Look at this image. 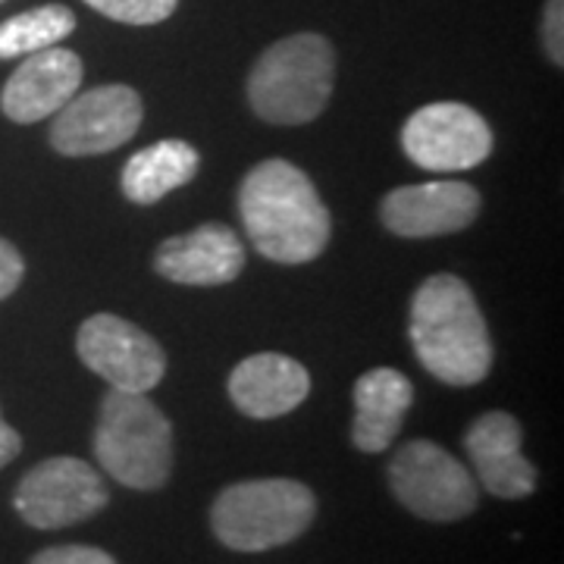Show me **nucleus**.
Wrapping results in <instances>:
<instances>
[{"label":"nucleus","mask_w":564,"mask_h":564,"mask_svg":"<svg viewBox=\"0 0 564 564\" xmlns=\"http://www.w3.org/2000/svg\"><path fill=\"white\" fill-rule=\"evenodd\" d=\"M239 214L251 245L267 261L307 263L329 242V210L295 163L270 158L239 188Z\"/></svg>","instance_id":"nucleus-1"},{"label":"nucleus","mask_w":564,"mask_h":564,"mask_svg":"<svg viewBox=\"0 0 564 564\" xmlns=\"http://www.w3.org/2000/svg\"><path fill=\"white\" fill-rule=\"evenodd\" d=\"M411 345L440 383L477 386L492 367V339L470 285L452 273L430 276L411 302Z\"/></svg>","instance_id":"nucleus-2"},{"label":"nucleus","mask_w":564,"mask_h":564,"mask_svg":"<svg viewBox=\"0 0 564 564\" xmlns=\"http://www.w3.org/2000/svg\"><path fill=\"white\" fill-rule=\"evenodd\" d=\"M95 458L117 484L154 492L173 474V423L148 392L110 389L98 414Z\"/></svg>","instance_id":"nucleus-3"},{"label":"nucleus","mask_w":564,"mask_h":564,"mask_svg":"<svg viewBox=\"0 0 564 564\" xmlns=\"http://www.w3.org/2000/svg\"><path fill=\"white\" fill-rule=\"evenodd\" d=\"M336 54L333 44L314 35H289L267 47L248 76V101L254 113L276 126L317 120L333 95Z\"/></svg>","instance_id":"nucleus-4"},{"label":"nucleus","mask_w":564,"mask_h":564,"mask_svg":"<svg viewBox=\"0 0 564 564\" xmlns=\"http://www.w3.org/2000/svg\"><path fill=\"white\" fill-rule=\"evenodd\" d=\"M317 518V496L299 480L270 477L232 484L210 508V527L226 549L267 552L299 540Z\"/></svg>","instance_id":"nucleus-5"},{"label":"nucleus","mask_w":564,"mask_h":564,"mask_svg":"<svg viewBox=\"0 0 564 564\" xmlns=\"http://www.w3.org/2000/svg\"><path fill=\"white\" fill-rule=\"evenodd\" d=\"M389 486L411 514L436 524L462 521L480 505L474 474L430 440H414L395 452L389 464Z\"/></svg>","instance_id":"nucleus-6"},{"label":"nucleus","mask_w":564,"mask_h":564,"mask_svg":"<svg viewBox=\"0 0 564 564\" xmlns=\"http://www.w3.org/2000/svg\"><path fill=\"white\" fill-rule=\"evenodd\" d=\"M101 474L82 458H47L35 464L17 486L13 505L35 530H63L95 518L107 505Z\"/></svg>","instance_id":"nucleus-7"},{"label":"nucleus","mask_w":564,"mask_h":564,"mask_svg":"<svg viewBox=\"0 0 564 564\" xmlns=\"http://www.w3.org/2000/svg\"><path fill=\"white\" fill-rule=\"evenodd\" d=\"M402 148L421 170L462 173L480 166L492 154V129L467 104H426L404 122Z\"/></svg>","instance_id":"nucleus-8"},{"label":"nucleus","mask_w":564,"mask_h":564,"mask_svg":"<svg viewBox=\"0 0 564 564\" xmlns=\"http://www.w3.org/2000/svg\"><path fill=\"white\" fill-rule=\"evenodd\" d=\"M144 107L135 88L101 85L57 110L51 144L63 158H91L117 151L139 132Z\"/></svg>","instance_id":"nucleus-9"},{"label":"nucleus","mask_w":564,"mask_h":564,"mask_svg":"<svg viewBox=\"0 0 564 564\" xmlns=\"http://www.w3.org/2000/svg\"><path fill=\"white\" fill-rule=\"evenodd\" d=\"M76 348L88 370L122 392H151L166 373L161 345L117 314H95L82 323Z\"/></svg>","instance_id":"nucleus-10"},{"label":"nucleus","mask_w":564,"mask_h":564,"mask_svg":"<svg viewBox=\"0 0 564 564\" xmlns=\"http://www.w3.org/2000/svg\"><path fill=\"white\" fill-rule=\"evenodd\" d=\"M480 214V192L470 182L436 180L389 192L380 217L402 239H433L462 232Z\"/></svg>","instance_id":"nucleus-11"},{"label":"nucleus","mask_w":564,"mask_h":564,"mask_svg":"<svg viewBox=\"0 0 564 564\" xmlns=\"http://www.w3.org/2000/svg\"><path fill=\"white\" fill-rule=\"evenodd\" d=\"M524 426L508 411H489L470 423L464 452L477 480L496 499H527L536 489V467L521 452Z\"/></svg>","instance_id":"nucleus-12"},{"label":"nucleus","mask_w":564,"mask_h":564,"mask_svg":"<svg viewBox=\"0 0 564 564\" xmlns=\"http://www.w3.org/2000/svg\"><path fill=\"white\" fill-rule=\"evenodd\" d=\"M79 85L82 61L54 44L20 63L0 91V107L13 122H39L73 101Z\"/></svg>","instance_id":"nucleus-13"},{"label":"nucleus","mask_w":564,"mask_h":564,"mask_svg":"<svg viewBox=\"0 0 564 564\" xmlns=\"http://www.w3.org/2000/svg\"><path fill=\"white\" fill-rule=\"evenodd\" d=\"M242 239L223 223H204L185 236L166 239L154 251V270L180 285H226L242 273Z\"/></svg>","instance_id":"nucleus-14"},{"label":"nucleus","mask_w":564,"mask_h":564,"mask_svg":"<svg viewBox=\"0 0 564 564\" xmlns=\"http://www.w3.org/2000/svg\"><path fill=\"white\" fill-rule=\"evenodd\" d=\"M311 392V373L289 355L261 351L245 358L229 373V399L232 404L258 421H273L295 411Z\"/></svg>","instance_id":"nucleus-15"},{"label":"nucleus","mask_w":564,"mask_h":564,"mask_svg":"<svg viewBox=\"0 0 564 564\" xmlns=\"http://www.w3.org/2000/svg\"><path fill=\"white\" fill-rule=\"evenodd\" d=\"M414 402L411 380L392 367H373L355 383V426L351 443L358 452L380 455L395 443L404 414Z\"/></svg>","instance_id":"nucleus-16"},{"label":"nucleus","mask_w":564,"mask_h":564,"mask_svg":"<svg viewBox=\"0 0 564 564\" xmlns=\"http://www.w3.org/2000/svg\"><path fill=\"white\" fill-rule=\"evenodd\" d=\"M202 166L198 151L180 139H163L151 148H141L122 166V195L132 204H158L170 192L195 180Z\"/></svg>","instance_id":"nucleus-17"},{"label":"nucleus","mask_w":564,"mask_h":564,"mask_svg":"<svg viewBox=\"0 0 564 564\" xmlns=\"http://www.w3.org/2000/svg\"><path fill=\"white\" fill-rule=\"evenodd\" d=\"M76 32V13L63 3H44L29 13L0 22V61L29 57L35 51L61 44Z\"/></svg>","instance_id":"nucleus-18"},{"label":"nucleus","mask_w":564,"mask_h":564,"mask_svg":"<svg viewBox=\"0 0 564 564\" xmlns=\"http://www.w3.org/2000/svg\"><path fill=\"white\" fill-rule=\"evenodd\" d=\"M91 10H98L107 20L126 25H154L176 13L180 0H85Z\"/></svg>","instance_id":"nucleus-19"},{"label":"nucleus","mask_w":564,"mask_h":564,"mask_svg":"<svg viewBox=\"0 0 564 564\" xmlns=\"http://www.w3.org/2000/svg\"><path fill=\"white\" fill-rule=\"evenodd\" d=\"M29 564H117V558L95 545H51Z\"/></svg>","instance_id":"nucleus-20"},{"label":"nucleus","mask_w":564,"mask_h":564,"mask_svg":"<svg viewBox=\"0 0 564 564\" xmlns=\"http://www.w3.org/2000/svg\"><path fill=\"white\" fill-rule=\"evenodd\" d=\"M543 44L549 61L564 63V0H545L543 10Z\"/></svg>","instance_id":"nucleus-21"},{"label":"nucleus","mask_w":564,"mask_h":564,"mask_svg":"<svg viewBox=\"0 0 564 564\" xmlns=\"http://www.w3.org/2000/svg\"><path fill=\"white\" fill-rule=\"evenodd\" d=\"M22 273H25L22 254L13 248V245L7 242V239H0V302L20 289Z\"/></svg>","instance_id":"nucleus-22"},{"label":"nucleus","mask_w":564,"mask_h":564,"mask_svg":"<svg viewBox=\"0 0 564 564\" xmlns=\"http://www.w3.org/2000/svg\"><path fill=\"white\" fill-rule=\"evenodd\" d=\"M22 452V440L20 433L10 426V423L0 417V467H7V464L13 462L17 455Z\"/></svg>","instance_id":"nucleus-23"},{"label":"nucleus","mask_w":564,"mask_h":564,"mask_svg":"<svg viewBox=\"0 0 564 564\" xmlns=\"http://www.w3.org/2000/svg\"><path fill=\"white\" fill-rule=\"evenodd\" d=\"M0 3H3V0H0Z\"/></svg>","instance_id":"nucleus-24"}]
</instances>
